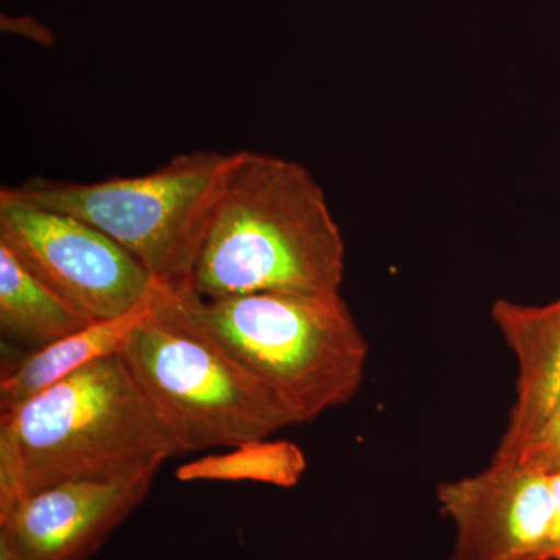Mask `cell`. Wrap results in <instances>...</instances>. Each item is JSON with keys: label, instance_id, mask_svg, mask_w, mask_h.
Listing matches in <instances>:
<instances>
[{"label": "cell", "instance_id": "cell-3", "mask_svg": "<svg viewBox=\"0 0 560 560\" xmlns=\"http://www.w3.org/2000/svg\"><path fill=\"white\" fill-rule=\"evenodd\" d=\"M202 330L265 386L294 425L359 393L370 345L341 294L254 293L201 300Z\"/></svg>", "mask_w": 560, "mask_h": 560}, {"label": "cell", "instance_id": "cell-8", "mask_svg": "<svg viewBox=\"0 0 560 560\" xmlns=\"http://www.w3.org/2000/svg\"><path fill=\"white\" fill-rule=\"evenodd\" d=\"M160 469L38 490L0 517V540L20 560H88L143 503Z\"/></svg>", "mask_w": 560, "mask_h": 560}, {"label": "cell", "instance_id": "cell-10", "mask_svg": "<svg viewBox=\"0 0 560 560\" xmlns=\"http://www.w3.org/2000/svg\"><path fill=\"white\" fill-rule=\"evenodd\" d=\"M160 285L158 280L149 296L125 315L88 324L83 329L46 348L18 355L16 361H3L0 415L14 410L36 394L95 361L119 355L132 330L153 311Z\"/></svg>", "mask_w": 560, "mask_h": 560}, {"label": "cell", "instance_id": "cell-4", "mask_svg": "<svg viewBox=\"0 0 560 560\" xmlns=\"http://www.w3.org/2000/svg\"><path fill=\"white\" fill-rule=\"evenodd\" d=\"M190 291L161 282L153 311L120 350L183 455L267 440L294 425L270 390L201 329Z\"/></svg>", "mask_w": 560, "mask_h": 560}, {"label": "cell", "instance_id": "cell-7", "mask_svg": "<svg viewBox=\"0 0 560 560\" xmlns=\"http://www.w3.org/2000/svg\"><path fill=\"white\" fill-rule=\"evenodd\" d=\"M438 503L453 526L445 560H548L550 475L492 458L478 474L442 482Z\"/></svg>", "mask_w": 560, "mask_h": 560}, {"label": "cell", "instance_id": "cell-1", "mask_svg": "<svg viewBox=\"0 0 560 560\" xmlns=\"http://www.w3.org/2000/svg\"><path fill=\"white\" fill-rule=\"evenodd\" d=\"M346 242L318 180L296 161L235 151L191 275L201 300L341 294Z\"/></svg>", "mask_w": 560, "mask_h": 560}, {"label": "cell", "instance_id": "cell-15", "mask_svg": "<svg viewBox=\"0 0 560 560\" xmlns=\"http://www.w3.org/2000/svg\"><path fill=\"white\" fill-rule=\"evenodd\" d=\"M0 560H20L3 540H0Z\"/></svg>", "mask_w": 560, "mask_h": 560}, {"label": "cell", "instance_id": "cell-2", "mask_svg": "<svg viewBox=\"0 0 560 560\" xmlns=\"http://www.w3.org/2000/svg\"><path fill=\"white\" fill-rule=\"evenodd\" d=\"M178 442L119 355L0 415V517L58 482L161 467Z\"/></svg>", "mask_w": 560, "mask_h": 560}, {"label": "cell", "instance_id": "cell-6", "mask_svg": "<svg viewBox=\"0 0 560 560\" xmlns=\"http://www.w3.org/2000/svg\"><path fill=\"white\" fill-rule=\"evenodd\" d=\"M0 243L88 323L138 307L158 280L86 221L0 190Z\"/></svg>", "mask_w": 560, "mask_h": 560}, {"label": "cell", "instance_id": "cell-11", "mask_svg": "<svg viewBox=\"0 0 560 560\" xmlns=\"http://www.w3.org/2000/svg\"><path fill=\"white\" fill-rule=\"evenodd\" d=\"M86 319L33 276L0 243V334L3 341L46 348L88 326Z\"/></svg>", "mask_w": 560, "mask_h": 560}, {"label": "cell", "instance_id": "cell-9", "mask_svg": "<svg viewBox=\"0 0 560 560\" xmlns=\"http://www.w3.org/2000/svg\"><path fill=\"white\" fill-rule=\"evenodd\" d=\"M490 316L517 361L514 404L493 455L512 460L560 396V298L541 305L497 300Z\"/></svg>", "mask_w": 560, "mask_h": 560}, {"label": "cell", "instance_id": "cell-5", "mask_svg": "<svg viewBox=\"0 0 560 560\" xmlns=\"http://www.w3.org/2000/svg\"><path fill=\"white\" fill-rule=\"evenodd\" d=\"M234 158L235 151L197 150L143 175L95 183L33 176L7 189L86 221L119 243L151 278L191 290L195 264Z\"/></svg>", "mask_w": 560, "mask_h": 560}, {"label": "cell", "instance_id": "cell-12", "mask_svg": "<svg viewBox=\"0 0 560 560\" xmlns=\"http://www.w3.org/2000/svg\"><path fill=\"white\" fill-rule=\"evenodd\" d=\"M307 470V458L289 441L257 440L205 456L176 469L179 481H254L291 489Z\"/></svg>", "mask_w": 560, "mask_h": 560}, {"label": "cell", "instance_id": "cell-14", "mask_svg": "<svg viewBox=\"0 0 560 560\" xmlns=\"http://www.w3.org/2000/svg\"><path fill=\"white\" fill-rule=\"evenodd\" d=\"M552 492V523L548 560H560V471L550 475Z\"/></svg>", "mask_w": 560, "mask_h": 560}, {"label": "cell", "instance_id": "cell-13", "mask_svg": "<svg viewBox=\"0 0 560 560\" xmlns=\"http://www.w3.org/2000/svg\"><path fill=\"white\" fill-rule=\"evenodd\" d=\"M512 460L541 474L555 475L560 471V396Z\"/></svg>", "mask_w": 560, "mask_h": 560}]
</instances>
